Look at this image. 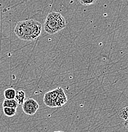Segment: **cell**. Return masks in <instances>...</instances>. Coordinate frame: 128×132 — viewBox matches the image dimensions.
Returning <instances> with one entry per match:
<instances>
[{"mask_svg": "<svg viewBox=\"0 0 128 132\" xmlns=\"http://www.w3.org/2000/svg\"><path fill=\"white\" fill-rule=\"evenodd\" d=\"M42 24L33 19L19 22L14 29L16 36L24 41H35L40 36Z\"/></svg>", "mask_w": 128, "mask_h": 132, "instance_id": "obj_1", "label": "cell"}, {"mask_svg": "<svg viewBox=\"0 0 128 132\" xmlns=\"http://www.w3.org/2000/svg\"><path fill=\"white\" fill-rule=\"evenodd\" d=\"M66 27V21L61 13L51 12L46 16L44 29L48 34H53L61 31Z\"/></svg>", "mask_w": 128, "mask_h": 132, "instance_id": "obj_2", "label": "cell"}, {"mask_svg": "<svg viewBox=\"0 0 128 132\" xmlns=\"http://www.w3.org/2000/svg\"><path fill=\"white\" fill-rule=\"evenodd\" d=\"M22 107L25 114L32 116L38 111L39 105L36 100L33 98H28L25 100L24 104L22 105Z\"/></svg>", "mask_w": 128, "mask_h": 132, "instance_id": "obj_3", "label": "cell"}, {"mask_svg": "<svg viewBox=\"0 0 128 132\" xmlns=\"http://www.w3.org/2000/svg\"><path fill=\"white\" fill-rule=\"evenodd\" d=\"M67 102V97L62 88H59V93L56 100V107H62Z\"/></svg>", "mask_w": 128, "mask_h": 132, "instance_id": "obj_4", "label": "cell"}, {"mask_svg": "<svg viewBox=\"0 0 128 132\" xmlns=\"http://www.w3.org/2000/svg\"><path fill=\"white\" fill-rule=\"evenodd\" d=\"M15 100L17 102L18 104L22 105L24 104L25 98V93L23 90H19L16 92L15 95Z\"/></svg>", "mask_w": 128, "mask_h": 132, "instance_id": "obj_5", "label": "cell"}, {"mask_svg": "<svg viewBox=\"0 0 128 132\" xmlns=\"http://www.w3.org/2000/svg\"><path fill=\"white\" fill-rule=\"evenodd\" d=\"M18 107V103L15 99H5L3 102V107H11L16 109Z\"/></svg>", "mask_w": 128, "mask_h": 132, "instance_id": "obj_6", "label": "cell"}, {"mask_svg": "<svg viewBox=\"0 0 128 132\" xmlns=\"http://www.w3.org/2000/svg\"><path fill=\"white\" fill-rule=\"evenodd\" d=\"M44 103L45 104V105H46L47 106L49 107H56V102L53 101L52 100V98L50 97L49 94V92H46L43 98Z\"/></svg>", "mask_w": 128, "mask_h": 132, "instance_id": "obj_7", "label": "cell"}, {"mask_svg": "<svg viewBox=\"0 0 128 132\" xmlns=\"http://www.w3.org/2000/svg\"><path fill=\"white\" fill-rule=\"evenodd\" d=\"M16 91L13 88H8L4 92V97L5 99H15Z\"/></svg>", "mask_w": 128, "mask_h": 132, "instance_id": "obj_8", "label": "cell"}, {"mask_svg": "<svg viewBox=\"0 0 128 132\" xmlns=\"http://www.w3.org/2000/svg\"><path fill=\"white\" fill-rule=\"evenodd\" d=\"M16 109L11 107H3V113L7 117H13L16 114Z\"/></svg>", "mask_w": 128, "mask_h": 132, "instance_id": "obj_9", "label": "cell"}, {"mask_svg": "<svg viewBox=\"0 0 128 132\" xmlns=\"http://www.w3.org/2000/svg\"><path fill=\"white\" fill-rule=\"evenodd\" d=\"M121 118L124 119V121L128 119V107H125L121 110L119 114Z\"/></svg>", "mask_w": 128, "mask_h": 132, "instance_id": "obj_10", "label": "cell"}, {"mask_svg": "<svg viewBox=\"0 0 128 132\" xmlns=\"http://www.w3.org/2000/svg\"><path fill=\"white\" fill-rule=\"evenodd\" d=\"M79 1L82 5H85V6H89V5L96 3L97 0H79Z\"/></svg>", "mask_w": 128, "mask_h": 132, "instance_id": "obj_11", "label": "cell"}, {"mask_svg": "<svg viewBox=\"0 0 128 132\" xmlns=\"http://www.w3.org/2000/svg\"><path fill=\"white\" fill-rule=\"evenodd\" d=\"M124 126L126 128L128 129V119H127V120L124 121Z\"/></svg>", "mask_w": 128, "mask_h": 132, "instance_id": "obj_12", "label": "cell"}, {"mask_svg": "<svg viewBox=\"0 0 128 132\" xmlns=\"http://www.w3.org/2000/svg\"><path fill=\"white\" fill-rule=\"evenodd\" d=\"M55 132H64V131H55Z\"/></svg>", "mask_w": 128, "mask_h": 132, "instance_id": "obj_13", "label": "cell"}]
</instances>
